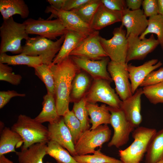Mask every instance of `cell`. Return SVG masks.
Listing matches in <instances>:
<instances>
[{
	"mask_svg": "<svg viewBox=\"0 0 163 163\" xmlns=\"http://www.w3.org/2000/svg\"><path fill=\"white\" fill-rule=\"evenodd\" d=\"M50 66L54 81V97L57 111L59 116H63L69 110L72 82L80 69L70 56Z\"/></svg>",
	"mask_w": 163,
	"mask_h": 163,
	"instance_id": "1",
	"label": "cell"
},
{
	"mask_svg": "<svg viewBox=\"0 0 163 163\" xmlns=\"http://www.w3.org/2000/svg\"><path fill=\"white\" fill-rule=\"evenodd\" d=\"M11 129L17 133L23 140L21 149L37 143L47 144L50 141L48 128L34 118L25 115H19Z\"/></svg>",
	"mask_w": 163,
	"mask_h": 163,
	"instance_id": "2",
	"label": "cell"
},
{
	"mask_svg": "<svg viewBox=\"0 0 163 163\" xmlns=\"http://www.w3.org/2000/svg\"><path fill=\"white\" fill-rule=\"evenodd\" d=\"M0 53L10 52L21 54L23 50L22 40L29 37L24 24L15 21L12 17L3 20L0 27Z\"/></svg>",
	"mask_w": 163,
	"mask_h": 163,
	"instance_id": "3",
	"label": "cell"
},
{
	"mask_svg": "<svg viewBox=\"0 0 163 163\" xmlns=\"http://www.w3.org/2000/svg\"><path fill=\"white\" fill-rule=\"evenodd\" d=\"M156 132L154 128L143 126L136 128L132 134L133 142L125 149L119 151L122 163H140Z\"/></svg>",
	"mask_w": 163,
	"mask_h": 163,
	"instance_id": "4",
	"label": "cell"
},
{
	"mask_svg": "<svg viewBox=\"0 0 163 163\" xmlns=\"http://www.w3.org/2000/svg\"><path fill=\"white\" fill-rule=\"evenodd\" d=\"M65 34L55 41L39 36L29 37L23 46L21 54L31 56H41L43 64L50 65L61 48Z\"/></svg>",
	"mask_w": 163,
	"mask_h": 163,
	"instance_id": "5",
	"label": "cell"
},
{
	"mask_svg": "<svg viewBox=\"0 0 163 163\" xmlns=\"http://www.w3.org/2000/svg\"><path fill=\"white\" fill-rule=\"evenodd\" d=\"M111 131L107 125H101L93 129L83 132L75 145L77 155L93 154L95 149L101 148L110 138Z\"/></svg>",
	"mask_w": 163,
	"mask_h": 163,
	"instance_id": "6",
	"label": "cell"
},
{
	"mask_svg": "<svg viewBox=\"0 0 163 163\" xmlns=\"http://www.w3.org/2000/svg\"><path fill=\"white\" fill-rule=\"evenodd\" d=\"M123 27L121 26L115 28L113 32V36L110 39H106L100 36V41L111 61L126 64L128 42L126 31Z\"/></svg>",
	"mask_w": 163,
	"mask_h": 163,
	"instance_id": "7",
	"label": "cell"
},
{
	"mask_svg": "<svg viewBox=\"0 0 163 163\" xmlns=\"http://www.w3.org/2000/svg\"><path fill=\"white\" fill-rule=\"evenodd\" d=\"M23 23L29 34H37L51 40L65 34L68 31L58 18L51 20L30 18Z\"/></svg>",
	"mask_w": 163,
	"mask_h": 163,
	"instance_id": "8",
	"label": "cell"
},
{
	"mask_svg": "<svg viewBox=\"0 0 163 163\" xmlns=\"http://www.w3.org/2000/svg\"><path fill=\"white\" fill-rule=\"evenodd\" d=\"M107 107L111 114L110 124L114 130L113 135L107 146L119 148L127 143L130 133L135 128L127 120L120 108Z\"/></svg>",
	"mask_w": 163,
	"mask_h": 163,
	"instance_id": "9",
	"label": "cell"
},
{
	"mask_svg": "<svg viewBox=\"0 0 163 163\" xmlns=\"http://www.w3.org/2000/svg\"><path fill=\"white\" fill-rule=\"evenodd\" d=\"M110 82L102 79H94L88 93L85 97L87 102H101L112 107L120 108L122 101L111 86Z\"/></svg>",
	"mask_w": 163,
	"mask_h": 163,
	"instance_id": "10",
	"label": "cell"
},
{
	"mask_svg": "<svg viewBox=\"0 0 163 163\" xmlns=\"http://www.w3.org/2000/svg\"><path fill=\"white\" fill-rule=\"evenodd\" d=\"M128 49L126 63L133 60H141L159 45L153 34L149 38L141 39L139 37L130 35L127 38Z\"/></svg>",
	"mask_w": 163,
	"mask_h": 163,
	"instance_id": "11",
	"label": "cell"
},
{
	"mask_svg": "<svg viewBox=\"0 0 163 163\" xmlns=\"http://www.w3.org/2000/svg\"><path fill=\"white\" fill-rule=\"evenodd\" d=\"M127 65L110 61L107 66L108 72L115 83L116 93L122 101L133 94Z\"/></svg>",
	"mask_w": 163,
	"mask_h": 163,
	"instance_id": "12",
	"label": "cell"
},
{
	"mask_svg": "<svg viewBox=\"0 0 163 163\" xmlns=\"http://www.w3.org/2000/svg\"><path fill=\"white\" fill-rule=\"evenodd\" d=\"M100 36L99 31H94L72 51L69 56L96 60L108 57L100 43Z\"/></svg>",
	"mask_w": 163,
	"mask_h": 163,
	"instance_id": "13",
	"label": "cell"
},
{
	"mask_svg": "<svg viewBox=\"0 0 163 163\" xmlns=\"http://www.w3.org/2000/svg\"><path fill=\"white\" fill-rule=\"evenodd\" d=\"M45 12L51 13L48 19L51 20L53 17L57 18L60 20L68 30L76 32L87 36L95 31L89 25L84 22L72 11L58 10L50 5L46 7Z\"/></svg>",
	"mask_w": 163,
	"mask_h": 163,
	"instance_id": "14",
	"label": "cell"
},
{
	"mask_svg": "<svg viewBox=\"0 0 163 163\" xmlns=\"http://www.w3.org/2000/svg\"><path fill=\"white\" fill-rule=\"evenodd\" d=\"M121 26L126 28V37L130 35H141L147 28L148 19L140 9L133 11L127 8L122 11Z\"/></svg>",
	"mask_w": 163,
	"mask_h": 163,
	"instance_id": "15",
	"label": "cell"
},
{
	"mask_svg": "<svg viewBox=\"0 0 163 163\" xmlns=\"http://www.w3.org/2000/svg\"><path fill=\"white\" fill-rule=\"evenodd\" d=\"M71 56L80 69L89 74L94 79H102L110 82L113 81L107 70V66L110 61L109 57L96 60Z\"/></svg>",
	"mask_w": 163,
	"mask_h": 163,
	"instance_id": "16",
	"label": "cell"
},
{
	"mask_svg": "<svg viewBox=\"0 0 163 163\" xmlns=\"http://www.w3.org/2000/svg\"><path fill=\"white\" fill-rule=\"evenodd\" d=\"M47 128L50 141L57 143L67 150L73 157L77 155L72 135L62 117L56 123H49Z\"/></svg>",
	"mask_w": 163,
	"mask_h": 163,
	"instance_id": "17",
	"label": "cell"
},
{
	"mask_svg": "<svg viewBox=\"0 0 163 163\" xmlns=\"http://www.w3.org/2000/svg\"><path fill=\"white\" fill-rule=\"evenodd\" d=\"M143 94L142 88H138L130 97L122 101L120 109L127 120L135 128L139 127L142 121L141 97Z\"/></svg>",
	"mask_w": 163,
	"mask_h": 163,
	"instance_id": "18",
	"label": "cell"
},
{
	"mask_svg": "<svg viewBox=\"0 0 163 163\" xmlns=\"http://www.w3.org/2000/svg\"><path fill=\"white\" fill-rule=\"evenodd\" d=\"M162 65L157 59H152L147 61L142 65L136 66L131 64H127V69L130 80L132 91L133 94L140 86L144 79L151 72Z\"/></svg>",
	"mask_w": 163,
	"mask_h": 163,
	"instance_id": "19",
	"label": "cell"
},
{
	"mask_svg": "<svg viewBox=\"0 0 163 163\" xmlns=\"http://www.w3.org/2000/svg\"><path fill=\"white\" fill-rule=\"evenodd\" d=\"M122 18V12L109 9L102 3L96 11L90 26L94 30L98 31L116 22H121Z\"/></svg>",
	"mask_w": 163,
	"mask_h": 163,
	"instance_id": "20",
	"label": "cell"
},
{
	"mask_svg": "<svg viewBox=\"0 0 163 163\" xmlns=\"http://www.w3.org/2000/svg\"><path fill=\"white\" fill-rule=\"evenodd\" d=\"M88 36L68 30L59 52L54 59L52 64H57L69 56L71 53Z\"/></svg>",
	"mask_w": 163,
	"mask_h": 163,
	"instance_id": "21",
	"label": "cell"
},
{
	"mask_svg": "<svg viewBox=\"0 0 163 163\" xmlns=\"http://www.w3.org/2000/svg\"><path fill=\"white\" fill-rule=\"evenodd\" d=\"M47 148V144L37 143L15 153L19 163H43V158L46 155Z\"/></svg>",
	"mask_w": 163,
	"mask_h": 163,
	"instance_id": "22",
	"label": "cell"
},
{
	"mask_svg": "<svg viewBox=\"0 0 163 163\" xmlns=\"http://www.w3.org/2000/svg\"><path fill=\"white\" fill-rule=\"evenodd\" d=\"M0 12L3 20L16 14L24 19L29 14L28 7L23 0H0Z\"/></svg>",
	"mask_w": 163,
	"mask_h": 163,
	"instance_id": "23",
	"label": "cell"
},
{
	"mask_svg": "<svg viewBox=\"0 0 163 163\" xmlns=\"http://www.w3.org/2000/svg\"><path fill=\"white\" fill-rule=\"evenodd\" d=\"M86 107L90 117L92 126L90 129H93L101 125L110 124V113L105 104L99 106L96 104L87 102Z\"/></svg>",
	"mask_w": 163,
	"mask_h": 163,
	"instance_id": "24",
	"label": "cell"
},
{
	"mask_svg": "<svg viewBox=\"0 0 163 163\" xmlns=\"http://www.w3.org/2000/svg\"><path fill=\"white\" fill-rule=\"evenodd\" d=\"M42 105L41 111L34 118L36 121L42 123L48 122L51 124L60 120L61 116L57 111L54 95L48 93L44 95Z\"/></svg>",
	"mask_w": 163,
	"mask_h": 163,
	"instance_id": "25",
	"label": "cell"
},
{
	"mask_svg": "<svg viewBox=\"0 0 163 163\" xmlns=\"http://www.w3.org/2000/svg\"><path fill=\"white\" fill-rule=\"evenodd\" d=\"M23 143L22 139L17 133L5 127L0 135V155L11 152L16 153L15 148L20 147Z\"/></svg>",
	"mask_w": 163,
	"mask_h": 163,
	"instance_id": "26",
	"label": "cell"
},
{
	"mask_svg": "<svg viewBox=\"0 0 163 163\" xmlns=\"http://www.w3.org/2000/svg\"><path fill=\"white\" fill-rule=\"evenodd\" d=\"M163 160V127L157 131L145 154V163H155Z\"/></svg>",
	"mask_w": 163,
	"mask_h": 163,
	"instance_id": "27",
	"label": "cell"
},
{
	"mask_svg": "<svg viewBox=\"0 0 163 163\" xmlns=\"http://www.w3.org/2000/svg\"><path fill=\"white\" fill-rule=\"evenodd\" d=\"M0 63L8 65H25L34 68L43 64V59L41 56H31L21 53L10 56L4 53H0Z\"/></svg>",
	"mask_w": 163,
	"mask_h": 163,
	"instance_id": "28",
	"label": "cell"
},
{
	"mask_svg": "<svg viewBox=\"0 0 163 163\" xmlns=\"http://www.w3.org/2000/svg\"><path fill=\"white\" fill-rule=\"evenodd\" d=\"M90 79L83 72H78L75 76L72 85L70 93V101L80 100L88 88Z\"/></svg>",
	"mask_w": 163,
	"mask_h": 163,
	"instance_id": "29",
	"label": "cell"
},
{
	"mask_svg": "<svg viewBox=\"0 0 163 163\" xmlns=\"http://www.w3.org/2000/svg\"><path fill=\"white\" fill-rule=\"evenodd\" d=\"M47 145L46 155L54 158L57 163H79L67 150L56 142L50 141Z\"/></svg>",
	"mask_w": 163,
	"mask_h": 163,
	"instance_id": "30",
	"label": "cell"
},
{
	"mask_svg": "<svg viewBox=\"0 0 163 163\" xmlns=\"http://www.w3.org/2000/svg\"><path fill=\"white\" fill-rule=\"evenodd\" d=\"M147 27L144 32L139 36L142 39L149 34H155L157 40L163 51V16L158 14L149 18Z\"/></svg>",
	"mask_w": 163,
	"mask_h": 163,
	"instance_id": "31",
	"label": "cell"
},
{
	"mask_svg": "<svg viewBox=\"0 0 163 163\" xmlns=\"http://www.w3.org/2000/svg\"><path fill=\"white\" fill-rule=\"evenodd\" d=\"M73 157L79 163H122L120 160L102 153L101 148L96 150L93 155H77Z\"/></svg>",
	"mask_w": 163,
	"mask_h": 163,
	"instance_id": "32",
	"label": "cell"
},
{
	"mask_svg": "<svg viewBox=\"0 0 163 163\" xmlns=\"http://www.w3.org/2000/svg\"><path fill=\"white\" fill-rule=\"evenodd\" d=\"M35 74L44 84L47 93L54 94V81L50 65L42 64L34 68Z\"/></svg>",
	"mask_w": 163,
	"mask_h": 163,
	"instance_id": "33",
	"label": "cell"
},
{
	"mask_svg": "<svg viewBox=\"0 0 163 163\" xmlns=\"http://www.w3.org/2000/svg\"><path fill=\"white\" fill-rule=\"evenodd\" d=\"M62 118L71 133L75 145L83 133L81 123L72 110H69L66 113Z\"/></svg>",
	"mask_w": 163,
	"mask_h": 163,
	"instance_id": "34",
	"label": "cell"
},
{
	"mask_svg": "<svg viewBox=\"0 0 163 163\" xmlns=\"http://www.w3.org/2000/svg\"><path fill=\"white\" fill-rule=\"evenodd\" d=\"M101 3V0H93L91 2L81 8L71 11L84 22L90 25L96 11Z\"/></svg>",
	"mask_w": 163,
	"mask_h": 163,
	"instance_id": "35",
	"label": "cell"
},
{
	"mask_svg": "<svg viewBox=\"0 0 163 163\" xmlns=\"http://www.w3.org/2000/svg\"><path fill=\"white\" fill-rule=\"evenodd\" d=\"M86 103L85 97L74 102L72 110L81 123L83 132L89 129L90 127L88 115L86 107Z\"/></svg>",
	"mask_w": 163,
	"mask_h": 163,
	"instance_id": "36",
	"label": "cell"
},
{
	"mask_svg": "<svg viewBox=\"0 0 163 163\" xmlns=\"http://www.w3.org/2000/svg\"><path fill=\"white\" fill-rule=\"evenodd\" d=\"M143 94L152 104L163 103V81L143 87Z\"/></svg>",
	"mask_w": 163,
	"mask_h": 163,
	"instance_id": "37",
	"label": "cell"
},
{
	"mask_svg": "<svg viewBox=\"0 0 163 163\" xmlns=\"http://www.w3.org/2000/svg\"><path fill=\"white\" fill-rule=\"evenodd\" d=\"M22 77L13 72V69L8 65L0 63V80L8 82L14 85L19 84Z\"/></svg>",
	"mask_w": 163,
	"mask_h": 163,
	"instance_id": "38",
	"label": "cell"
},
{
	"mask_svg": "<svg viewBox=\"0 0 163 163\" xmlns=\"http://www.w3.org/2000/svg\"><path fill=\"white\" fill-rule=\"evenodd\" d=\"M163 81V67L150 73L144 79L140 87L154 85Z\"/></svg>",
	"mask_w": 163,
	"mask_h": 163,
	"instance_id": "39",
	"label": "cell"
},
{
	"mask_svg": "<svg viewBox=\"0 0 163 163\" xmlns=\"http://www.w3.org/2000/svg\"><path fill=\"white\" fill-rule=\"evenodd\" d=\"M142 5L144 13L147 17L158 14L157 0H144Z\"/></svg>",
	"mask_w": 163,
	"mask_h": 163,
	"instance_id": "40",
	"label": "cell"
},
{
	"mask_svg": "<svg viewBox=\"0 0 163 163\" xmlns=\"http://www.w3.org/2000/svg\"><path fill=\"white\" fill-rule=\"evenodd\" d=\"M103 5L112 10L122 12L127 8L125 0H101Z\"/></svg>",
	"mask_w": 163,
	"mask_h": 163,
	"instance_id": "41",
	"label": "cell"
},
{
	"mask_svg": "<svg viewBox=\"0 0 163 163\" xmlns=\"http://www.w3.org/2000/svg\"><path fill=\"white\" fill-rule=\"evenodd\" d=\"M25 94L20 93L14 90L0 91V108L4 107L12 98L15 97H24Z\"/></svg>",
	"mask_w": 163,
	"mask_h": 163,
	"instance_id": "42",
	"label": "cell"
},
{
	"mask_svg": "<svg viewBox=\"0 0 163 163\" xmlns=\"http://www.w3.org/2000/svg\"><path fill=\"white\" fill-rule=\"evenodd\" d=\"M93 0H66L62 10L71 11L79 9L91 2Z\"/></svg>",
	"mask_w": 163,
	"mask_h": 163,
	"instance_id": "43",
	"label": "cell"
},
{
	"mask_svg": "<svg viewBox=\"0 0 163 163\" xmlns=\"http://www.w3.org/2000/svg\"><path fill=\"white\" fill-rule=\"evenodd\" d=\"M143 0H125L127 8L133 11L140 9Z\"/></svg>",
	"mask_w": 163,
	"mask_h": 163,
	"instance_id": "44",
	"label": "cell"
},
{
	"mask_svg": "<svg viewBox=\"0 0 163 163\" xmlns=\"http://www.w3.org/2000/svg\"><path fill=\"white\" fill-rule=\"evenodd\" d=\"M66 0H47L46 1L50 5V6L58 10H62Z\"/></svg>",
	"mask_w": 163,
	"mask_h": 163,
	"instance_id": "45",
	"label": "cell"
},
{
	"mask_svg": "<svg viewBox=\"0 0 163 163\" xmlns=\"http://www.w3.org/2000/svg\"><path fill=\"white\" fill-rule=\"evenodd\" d=\"M158 14L163 16V0H157Z\"/></svg>",
	"mask_w": 163,
	"mask_h": 163,
	"instance_id": "46",
	"label": "cell"
},
{
	"mask_svg": "<svg viewBox=\"0 0 163 163\" xmlns=\"http://www.w3.org/2000/svg\"><path fill=\"white\" fill-rule=\"evenodd\" d=\"M0 163H14L5 156V155H0Z\"/></svg>",
	"mask_w": 163,
	"mask_h": 163,
	"instance_id": "47",
	"label": "cell"
},
{
	"mask_svg": "<svg viewBox=\"0 0 163 163\" xmlns=\"http://www.w3.org/2000/svg\"><path fill=\"white\" fill-rule=\"evenodd\" d=\"M155 163H163V160H161L158 162H156Z\"/></svg>",
	"mask_w": 163,
	"mask_h": 163,
	"instance_id": "48",
	"label": "cell"
},
{
	"mask_svg": "<svg viewBox=\"0 0 163 163\" xmlns=\"http://www.w3.org/2000/svg\"><path fill=\"white\" fill-rule=\"evenodd\" d=\"M46 163H53V162H49V161H47Z\"/></svg>",
	"mask_w": 163,
	"mask_h": 163,
	"instance_id": "49",
	"label": "cell"
}]
</instances>
